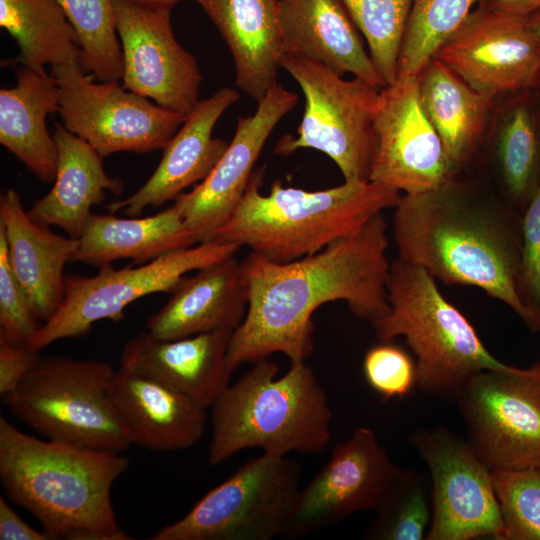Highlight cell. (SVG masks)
Listing matches in <instances>:
<instances>
[{
	"mask_svg": "<svg viewBox=\"0 0 540 540\" xmlns=\"http://www.w3.org/2000/svg\"><path fill=\"white\" fill-rule=\"evenodd\" d=\"M373 132L370 181L413 194L452 176L442 141L424 111L418 76L398 77L380 89Z\"/></svg>",
	"mask_w": 540,
	"mask_h": 540,
	"instance_id": "obj_17",
	"label": "cell"
},
{
	"mask_svg": "<svg viewBox=\"0 0 540 540\" xmlns=\"http://www.w3.org/2000/svg\"><path fill=\"white\" fill-rule=\"evenodd\" d=\"M504 540H540V465L493 470Z\"/></svg>",
	"mask_w": 540,
	"mask_h": 540,
	"instance_id": "obj_36",
	"label": "cell"
},
{
	"mask_svg": "<svg viewBox=\"0 0 540 540\" xmlns=\"http://www.w3.org/2000/svg\"><path fill=\"white\" fill-rule=\"evenodd\" d=\"M213 22L234 61L235 82L259 102L277 83L284 55L279 0H193Z\"/></svg>",
	"mask_w": 540,
	"mask_h": 540,
	"instance_id": "obj_25",
	"label": "cell"
},
{
	"mask_svg": "<svg viewBox=\"0 0 540 540\" xmlns=\"http://www.w3.org/2000/svg\"><path fill=\"white\" fill-rule=\"evenodd\" d=\"M454 400L467 441L492 471L540 465V362L476 372Z\"/></svg>",
	"mask_w": 540,
	"mask_h": 540,
	"instance_id": "obj_12",
	"label": "cell"
},
{
	"mask_svg": "<svg viewBox=\"0 0 540 540\" xmlns=\"http://www.w3.org/2000/svg\"><path fill=\"white\" fill-rule=\"evenodd\" d=\"M389 312L371 323L379 341L403 336L415 356L417 388L454 400L461 385L482 370L514 366L495 358L473 325L441 294L424 268L397 257L386 281Z\"/></svg>",
	"mask_w": 540,
	"mask_h": 540,
	"instance_id": "obj_6",
	"label": "cell"
},
{
	"mask_svg": "<svg viewBox=\"0 0 540 540\" xmlns=\"http://www.w3.org/2000/svg\"><path fill=\"white\" fill-rule=\"evenodd\" d=\"M195 244V236L174 205L144 218L92 213L78 238L72 262L102 268L124 258L141 265Z\"/></svg>",
	"mask_w": 540,
	"mask_h": 540,
	"instance_id": "obj_30",
	"label": "cell"
},
{
	"mask_svg": "<svg viewBox=\"0 0 540 540\" xmlns=\"http://www.w3.org/2000/svg\"><path fill=\"white\" fill-rule=\"evenodd\" d=\"M114 372L104 361L41 356L2 400L48 439L120 453L132 441L107 391Z\"/></svg>",
	"mask_w": 540,
	"mask_h": 540,
	"instance_id": "obj_7",
	"label": "cell"
},
{
	"mask_svg": "<svg viewBox=\"0 0 540 540\" xmlns=\"http://www.w3.org/2000/svg\"><path fill=\"white\" fill-rule=\"evenodd\" d=\"M418 80L424 111L442 141L450 173H463L479 155L495 98L473 89L437 58Z\"/></svg>",
	"mask_w": 540,
	"mask_h": 540,
	"instance_id": "obj_27",
	"label": "cell"
},
{
	"mask_svg": "<svg viewBox=\"0 0 540 540\" xmlns=\"http://www.w3.org/2000/svg\"><path fill=\"white\" fill-rule=\"evenodd\" d=\"M123 57L122 86L187 117L199 102L202 75L177 41L169 8L113 0Z\"/></svg>",
	"mask_w": 540,
	"mask_h": 540,
	"instance_id": "obj_15",
	"label": "cell"
},
{
	"mask_svg": "<svg viewBox=\"0 0 540 540\" xmlns=\"http://www.w3.org/2000/svg\"><path fill=\"white\" fill-rule=\"evenodd\" d=\"M387 248L381 212L353 235L290 262L248 254L241 261L248 306L229 342V370L274 353L290 362L305 361L314 348L313 313L326 303L344 301L355 317L370 324L384 317L390 309Z\"/></svg>",
	"mask_w": 540,
	"mask_h": 540,
	"instance_id": "obj_1",
	"label": "cell"
},
{
	"mask_svg": "<svg viewBox=\"0 0 540 540\" xmlns=\"http://www.w3.org/2000/svg\"><path fill=\"white\" fill-rule=\"evenodd\" d=\"M490 186L521 216L540 184V99L509 94L496 114L483 158Z\"/></svg>",
	"mask_w": 540,
	"mask_h": 540,
	"instance_id": "obj_26",
	"label": "cell"
},
{
	"mask_svg": "<svg viewBox=\"0 0 540 540\" xmlns=\"http://www.w3.org/2000/svg\"><path fill=\"white\" fill-rule=\"evenodd\" d=\"M128 458L59 440H40L0 417V479L52 540H130L118 525L111 489Z\"/></svg>",
	"mask_w": 540,
	"mask_h": 540,
	"instance_id": "obj_3",
	"label": "cell"
},
{
	"mask_svg": "<svg viewBox=\"0 0 540 540\" xmlns=\"http://www.w3.org/2000/svg\"><path fill=\"white\" fill-rule=\"evenodd\" d=\"M167 303L150 316L146 329L159 339L235 330L244 320L248 292L241 261L235 256L184 276Z\"/></svg>",
	"mask_w": 540,
	"mask_h": 540,
	"instance_id": "obj_24",
	"label": "cell"
},
{
	"mask_svg": "<svg viewBox=\"0 0 540 540\" xmlns=\"http://www.w3.org/2000/svg\"><path fill=\"white\" fill-rule=\"evenodd\" d=\"M16 79L14 87L0 90V143L48 184L56 176L58 149L46 118L58 112V84L52 74L27 67Z\"/></svg>",
	"mask_w": 540,
	"mask_h": 540,
	"instance_id": "obj_29",
	"label": "cell"
},
{
	"mask_svg": "<svg viewBox=\"0 0 540 540\" xmlns=\"http://www.w3.org/2000/svg\"><path fill=\"white\" fill-rule=\"evenodd\" d=\"M363 373L368 385L384 401L404 397L417 387L415 360L392 341H380L366 351Z\"/></svg>",
	"mask_w": 540,
	"mask_h": 540,
	"instance_id": "obj_37",
	"label": "cell"
},
{
	"mask_svg": "<svg viewBox=\"0 0 540 540\" xmlns=\"http://www.w3.org/2000/svg\"><path fill=\"white\" fill-rule=\"evenodd\" d=\"M522 260L517 284L532 332L540 330V184L522 215Z\"/></svg>",
	"mask_w": 540,
	"mask_h": 540,
	"instance_id": "obj_38",
	"label": "cell"
},
{
	"mask_svg": "<svg viewBox=\"0 0 540 540\" xmlns=\"http://www.w3.org/2000/svg\"><path fill=\"white\" fill-rule=\"evenodd\" d=\"M0 539L1 540H51L43 530L38 531L28 525L7 503L0 497Z\"/></svg>",
	"mask_w": 540,
	"mask_h": 540,
	"instance_id": "obj_41",
	"label": "cell"
},
{
	"mask_svg": "<svg viewBox=\"0 0 540 540\" xmlns=\"http://www.w3.org/2000/svg\"><path fill=\"white\" fill-rule=\"evenodd\" d=\"M411 442L431 478L427 540H504L493 471L468 441L445 428L417 429Z\"/></svg>",
	"mask_w": 540,
	"mask_h": 540,
	"instance_id": "obj_13",
	"label": "cell"
},
{
	"mask_svg": "<svg viewBox=\"0 0 540 540\" xmlns=\"http://www.w3.org/2000/svg\"><path fill=\"white\" fill-rule=\"evenodd\" d=\"M482 0H414L398 60V77H417Z\"/></svg>",
	"mask_w": 540,
	"mask_h": 540,
	"instance_id": "obj_32",
	"label": "cell"
},
{
	"mask_svg": "<svg viewBox=\"0 0 540 540\" xmlns=\"http://www.w3.org/2000/svg\"><path fill=\"white\" fill-rule=\"evenodd\" d=\"M0 230L6 239L10 266L43 324L63 300V269L72 262L78 239L58 235L34 221L12 188L0 196Z\"/></svg>",
	"mask_w": 540,
	"mask_h": 540,
	"instance_id": "obj_22",
	"label": "cell"
},
{
	"mask_svg": "<svg viewBox=\"0 0 540 540\" xmlns=\"http://www.w3.org/2000/svg\"><path fill=\"white\" fill-rule=\"evenodd\" d=\"M232 333L221 329L165 340L146 331L126 342L120 368L160 381L210 409L230 384L227 351Z\"/></svg>",
	"mask_w": 540,
	"mask_h": 540,
	"instance_id": "obj_20",
	"label": "cell"
},
{
	"mask_svg": "<svg viewBox=\"0 0 540 540\" xmlns=\"http://www.w3.org/2000/svg\"><path fill=\"white\" fill-rule=\"evenodd\" d=\"M529 27L540 36V8L525 16Z\"/></svg>",
	"mask_w": 540,
	"mask_h": 540,
	"instance_id": "obj_44",
	"label": "cell"
},
{
	"mask_svg": "<svg viewBox=\"0 0 540 540\" xmlns=\"http://www.w3.org/2000/svg\"><path fill=\"white\" fill-rule=\"evenodd\" d=\"M264 170H254L246 191L214 240L246 246L279 262L312 255L353 235L376 214L394 208L398 190L373 181H344L317 191L272 183L260 192Z\"/></svg>",
	"mask_w": 540,
	"mask_h": 540,
	"instance_id": "obj_4",
	"label": "cell"
},
{
	"mask_svg": "<svg viewBox=\"0 0 540 540\" xmlns=\"http://www.w3.org/2000/svg\"><path fill=\"white\" fill-rule=\"evenodd\" d=\"M0 26L19 47L2 67L20 64L43 72L46 65L80 61L77 33L58 0H0Z\"/></svg>",
	"mask_w": 540,
	"mask_h": 540,
	"instance_id": "obj_31",
	"label": "cell"
},
{
	"mask_svg": "<svg viewBox=\"0 0 540 540\" xmlns=\"http://www.w3.org/2000/svg\"><path fill=\"white\" fill-rule=\"evenodd\" d=\"M53 138L58 149L54 185L28 210L29 216L46 226H56L78 239L93 206L106 192L120 195L123 182L106 174L103 157L86 141L56 124Z\"/></svg>",
	"mask_w": 540,
	"mask_h": 540,
	"instance_id": "obj_28",
	"label": "cell"
},
{
	"mask_svg": "<svg viewBox=\"0 0 540 540\" xmlns=\"http://www.w3.org/2000/svg\"><path fill=\"white\" fill-rule=\"evenodd\" d=\"M534 90L536 91V93H537V95H538V97H539V99H540V76H539L538 83H537V85H536V87H535Z\"/></svg>",
	"mask_w": 540,
	"mask_h": 540,
	"instance_id": "obj_45",
	"label": "cell"
},
{
	"mask_svg": "<svg viewBox=\"0 0 540 540\" xmlns=\"http://www.w3.org/2000/svg\"><path fill=\"white\" fill-rule=\"evenodd\" d=\"M107 391L132 444L159 452L184 450L204 434L207 409L160 381L119 368Z\"/></svg>",
	"mask_w": 540,
	"mask_h": 540,
	"instance_id": "obj_21",
	"label": "cell"
},
{
	"mask_svg": "<svg viewBox=\"0 0 540 540\" xmlns=\"http://www.w3.org/2000/svg\"><path fill=\"white\" fill-rule=\"evenodd\" d=\"M240 247L216 240L164 254L148 263L99 268L93 276L65 274L64 296L56 313L25 342L41 351L53 342L86 335L97 321H118L137 299L172 293L186 273L235 256Z\"/></svg>",
	"mask_w": 540,
	"mask_h": 540,
	"instance_id": "obj_10",
	"label": "cell"
},
{
	"mask_svg": "<svg viewBox=\"0 0 540 540\" xmlns=\"http://www.w3.org/2000/svg\"><path fill=\"white\" fill-rule=\"evenodd\" d=\"M394 209L399 258L446 285L481 289L527 324L517 294L522 216L490 184L457 174L430 190L401 195Z\"/></svg>",
	"mask_w": 540,
	"mask_h": 540,
	"instance_id": "obj_2",
	"label": "cell"
},
{
	"mask_svg": "<svg viewBox=\"0 0 540 540\" xmlns=\"http://www.w3.org/2000/svg\"><path fill=\"white\" fill-rule=\"evenodd\" d=\"M402 470L374 431L359 427L333 447L326 464L300 489L280 538H302L375 510Z\"/></svg>",
	"mask_w": 540,
	"mask_h": 540,
	"instance_id": "obj_14",
	"label": "cell"
},
{
	"mask_svg": "<svg viewBox=\"0 0 540 540\" xmlns=\"http://www.w3.org/2000/svg\"><path fill=\"white\" fill-rule=\"evenodd\" d=\"M297 102L293 91L271 86L252 115L238 118L231 142L209 175L174 199L198 243L214 240L241 201L267 139Z\"/></svg>",
	"mask_w": 540,
	"mask_h": 540,
	"instance_id": "obj_18",
	"label": "cell"
},
{
	"mask_svg": "<svg viewBox=\"0 0 540 540\" xmlns=\"http://www.w3.org/2000/svg\"><path fill=\"white\" fill-rule=\"evenodd\" d=\"M41 357L40 351L25 343H12L0 337V394L11 393Z\"/></svg>",
	"mask_w": 540,
	"mask_h": 540,
	"instance_id": "obj_40",
	"label": "cell"
},
{
	"mask_svg": "<svg viewBox=\"0 0 540 540\" xmlns=\"http://www.w3.org/2000/svg\"><path fill=\"white\" fill-rule=\"evenodd\" d=\"M365 37L377 70L391 84L397 79L401 45L414 0H341Z\"/></svg>",
	"mask_w": 540,
	"mask_h": 540,
	"instance_id": "obj_35",
	"label": "cell"
},
{
	"mask_svg": "<svg viewBox=\"0 0 540 540\" xmlns=\"http://www.w3.org/2000/svg\"><path fill=\"white\" fill-rule=\"evenodd\" d=\"M41 325L10 266L6 239L0 230V337L25 343Z\"/></svg>",
	"mask_w": 540,
	"mask_h": 540,
	"instance_id": "obj_39",
	"label": "cell"
},
{
	"mask_svg": "<svg viewBox=\"0 0 540 540\" xmlns=\"http://www.w3.org/2000/svg\"><path fill=\"white\" fill-rule=\"evenodd\" d=\"M284 54L318 61L378 88L387 84L341 0H279Z\"/></svg>",
	"mask_w": 540,
	"mask_h": 540,
	"instance_id": "obj_23",
	"label": "cell"
},
{
	"mask_svg": "<svg viewBox=\"0 0 540 540\" xmlns=\"http://www.w3.org/2000/svg\"><path fill=\"white\" fill-rule=\"evenodd\" d=\"M280 66L302 89L305 110L298 136H282L274 152L287 156L298 149H315L334 161L344 181H370L381 88L357 77L344 79L318 61L290 54L283 55Z\"/></svg>",
	"mask_w": 540,
	"mask_h": 540,
	"instance_id": "obj_8",
	"label": "cell"
},
{
	"mask_svg": "<svg viewBox=\"0 0 540 540\" xmlns=\"http://www.w3.org/2000/svg\"><path fill=\"white\" fill-rule=\"evenodd\" d=\"M63 126L103 158L163 149L187 117L152 103L118 81L95 82L78 59L51 67Z\"/></svg>",
	"mask_w": 540,
	"mask_h": 540,
	"instance_id": "obj_11",
	"label": "cell"
},
{
	"mask_svg": "<svg viewBox=\"0 0 540 540\" xmlns=\"http://www.w3.org/2000/svg\"><path fill=\"white\" fill-rule=\"evenodd\" d=\"M58 2L77 33L82 68L98 81H119L123 74V57L113 0Z\"/></svg>",
	"mask_w": 540,
	"mask_h": 540,
	"instance_id": "obj_33",
	"label": "cell"
},
{
	"mask_svg": "<svg viewBox=\"0 0 540 540\" xmlns=\"http://www.w3.org/2000/svg\"><path fill=\"white\" fill-rule=\"evenodd\" d=\"M473 89L493 98L535 89L540 36L526 17L473 10L435 56Z\"/></svg>",
	"mask_w": 540,
	"mask_h": 540,
	"instance_id": "obj_16",
	"label": "cell"
},
{
	"mask_svg": "<svg viewBox=\"0 0 540 540\" xmlns=\"http://www.w3.org/2000/svg\"><path fill=\"white\" fill-rule=\"evenodd\" d=\"M480 4L498 13L524 17L540 8V0H482Z\"/></svg>",
	"mask_w": 540,
	"mask_h": 540,
	"instance_id": "obj_42",
	"label": "cell"
},
{
	"mask_svg": "<svg viewBox=\"0 0 540 540\" xmlns=\"http://www.w3.org/2000/svg\"><path fill=\"white\" fill-rule=\"evenodd\" d=\"M278 365L268 358L229 384L210 407L208 461L218 465L241 450L264 453H317L331 438L332 410L309 366L290 362L276 378Z\"/></svg>",
	"mask_w": 540,
	"mask_h": 540,
	"instance_id": "obj_5",
	"label": "cell"
},
{
	"mask_svg": "<svg viewBox=\"0 0 540 540\" xmlns=\"http://www.w3.org/2000/svg\"><path fill=\"white\" fill-rule=\"evenodd\" d=\"M302 468L286 455L262 453L207 492L151 540H271L281 537L300 491Z\"/></svg>",
	"mask_w": 540,
	"mask_h": 540,
	"instance_id": "obj_9",
	"label": "cell"
},
{
	"mask_svg": "<svg viewBox=\"0 0 540 540\" xmlns=\"http://www.w3.org/2000/svg\"><path fill=\"white\" fill-rule=\"evenodd\" d=\"M427 476L402 470L368 525L364 538L373 540L426 539L431 519V493Z\"/></svg>",
	"mask_w": 540,
	"mask_h": 540,
	"instance_id": "obj_34",
	"label": "cell"
},
{
	"mask_svg": "<svg viewBox=\"0 0 540 540\" xmlns=\"http://www.w3.org/2000/svg\"><path fill=\"white\" fill-rule=\"evenodd\" d=\"M139 5L151 7V8H169L182 0H129Z\"/></svg>",
	"mask_w": 540,
	"mask_h": 540,
	"instance_id": "obj_43",
	"label": "cell"
},
{
	"mask_svg": "<svg viewBox=\"0 0 540 540\" xmlns=\"http://www.w3.org/2000/svg\"><path fill=\"white\" fill-rule=\"evenodd\" d=\"M239 98L236 90L223 87L199 101L163 148L151 177L126 199L108 204L107 210H122L127 216L137 217L146 208L174 200L184 189L204 180L228 146L225 140L212 137L214 126Z\"/></svg>",
	"mask_w": 540,
	"mask_h": 540,
	"instance_id": "obj_19",
	"label": "cell"
}]
</instances>
